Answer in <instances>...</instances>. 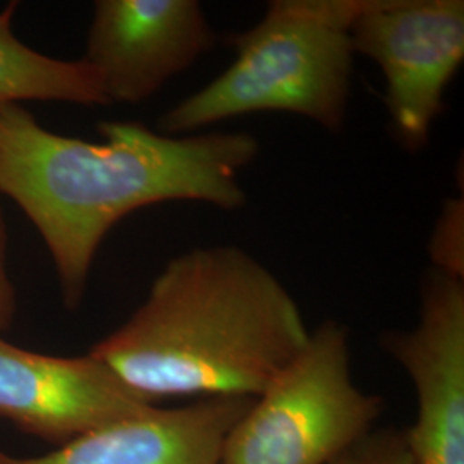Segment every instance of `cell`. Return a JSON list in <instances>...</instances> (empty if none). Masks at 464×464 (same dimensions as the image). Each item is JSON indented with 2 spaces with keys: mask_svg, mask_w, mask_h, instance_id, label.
Segmentation results:
<instances>
[{
  "mask_svg": "<svg viewBox=\"0 0 464 464\" xmlns=\"http://www.w3.org/2000/svg\"><path fill=\"white\" fill-rule=\"evenodd\" d=\"M365 0H274L231 36L236 57L216 80L159 117L167 136L203 133L234 117L285 112L337 133L348 116L351 24Z\"/></svg>",
  "mask_w": 464,
  "mask_h": 464,
  "instance_id": "obj_3",
  "label": "cell"
},
{
  "mask_svg": "<svg viewBox=\"0 0 464 464\" xmlns=\"http://www.w3.org/2000/svg\"><path fill=\"white\" fill-rule=\"evenodd\" d=\"M19 2L0 11V107L9 103L47 102L80 107H107L92 67L32 49L14 30Z\"/></svg>",
  "mask_w": 464,
  "mask_h": 464,
  "instance_id": "obj_10",
  "label": "cell"
},
{
  "mask_svg": "<svg viewBox=\"0 0 464 464\" xmlns=\"http://www.w3.org/2000/svg\"><path fill=\"white\" fill-rule=\"evenodd\" d=\"M255 398H205L88 431L40 458L0 450V464H222L234 425Z\"/></svg>",
  "mask_w": 464,
  "mask_h": 464,
  "instance_id": "obj_9",
  "label": "cell"
},
{
  "mask_svg": "<svg viewBox=\"0 0 464 464\" xmlns=\"http://www.w3.org/2000/svg\"><path fill=\"white\" fill-rule=\"evenodd\" d=\"M418 324L389 331L383 351L415 387L416 420L406 430L415 464H464V282L430 268Z\"/></svg>",
  "mask_w": 464,
  "mask_h": 464,
  "instance_id": "obj_7",
  "label": "cell"
},
{
  "mask_svg": "<svg viewBox=\"0 0 464 464\" xmlns=\"http://www.w3.org/2000/svg\"><path fill=\"white\" fill-rule=\"evenodd\" d=\"M155 404L90 353L50 356L17 348L0 335V416L28 435L63 448Z\"/></svg>",
  "mask_w": 464,
  "mask_h": 464,
  "instance_id": "obj_8",
  "label": "cell"
},
{
  "mask_svg": "<svg viewBox=\"0 0 464 464\" xmlns=\"http://www.w3.org/2000/svg\"><path fill=\"white\" fill-rule=\"evenodd\" d=\"M351 42L354 53L381 67L383 102L401 147L425 149L463 64V0H365Z\"/></svg>",
  "mask_w": 464,
  "mask_h": 464,
  "instance_id": "obj_5",
  "label": "cell"
},
{
  "mask_svg": "<svg viewBox=\"0 0 464 464\" xmlns=\"http://www.w3.org/2000/svg\"><path fill=\"white\" fill-rule=\"evenodd\" d=\"M463 218V198L448 199L430 239L433 268L458 279L464 274Z\"/></svg>",
  "mask_w": 464,
  "mask_h": 464,
  "instance_id": "obj_11",
  "label": "cell"
},
{
  "mask_svg": "<svg viewBox=\"0 0 464 464\" xmlns=\"http://www.w3.org/2000/svg\"><path fill=\"white\" fill-rule=\"evenodd\" d=\"M331 464H415L408 446L406 430H372Z\"/></svg>",
  "mask_w": 464,
  "mask_h": 464,
  "instance_id": "obj_12",
  "label": "cell"
},
{
  "mask_svg": "<svg viewBox=\"0 0 464 464\" xmlns=\"http://www.w3.org/2000/svg\"><path fill=\"white\" fill-rule=\"evenodd\" d=\"M99 131L100 143L63 136L26 105L0 107V193L40 234L71 312L83 304L100 246L122 218L170 201L237 210L246 203L239 176L260 153L245 131L167 136L133 121H105Z\"/></svg>",
  "mask_w": 464,
  "mask_h": 464,
  "instance_id": "obj_1",
  "label": "cell"
},
{
  "mask_svg": "<svg viewBox=\"0 0 464 464\" xmlns=\"http://www.w3.org/2000/svg\"><path fill=\"white\" fill-rule=\"evenodd\" d=\"M383 399L353 381L346 325L327 320L234 425L222 464H331L362 440Z\"/></svg>",
  "mask_w": 464,
  "mask_h": 464,
  "instance_id": "obj_4",
  "label": "cell"
},
{
  "mask_svg": "<svg viewBox=\"0 0 464 464\" xmlns=\"http://www.w3.org/2000/svg\"><path fill=\"white\" fill-rule=\"evenodd\" d=\"M310 332L276 274L236 245L176 255L121 327L90 349L136 394L258 398Z\"/></svg>",
  "mask_w": 464,
  "mask_h": 464,
  "instance_id": "obj_2",
  "label": "cell"
},
{
  "mask_svg": "<svg viewBox=\"0 0 464 464\" xmlns=\"http://www.w3.org/2000/svg\"><path fill=\"white\" fill-rule=\"evenodd\" d=\"M216 40L198 0H97L83 61L109 105H140Z\"/></svg>",
  "mask_w": 464,
  "mask_h": 464,
  "instance_id": "obj_6",
  "label": "cell"
},
{
  "mask_svg": "<svg viewBox=\"0 0 464 464\" xmlns=\"http://www.w3.org/2000/svg\"><path fill=\"white\" fill-rule=\"evenodd\" d=\"M7 255H9V231H7L4 208L0 205V335L13 327L17 312L16 285L9 276Z\"/></svg>",
  "mask_w": 464,
  "mask_h": 464,
  "instance_id": "obj_13",
  "label": "cell"
}]
</instances>
